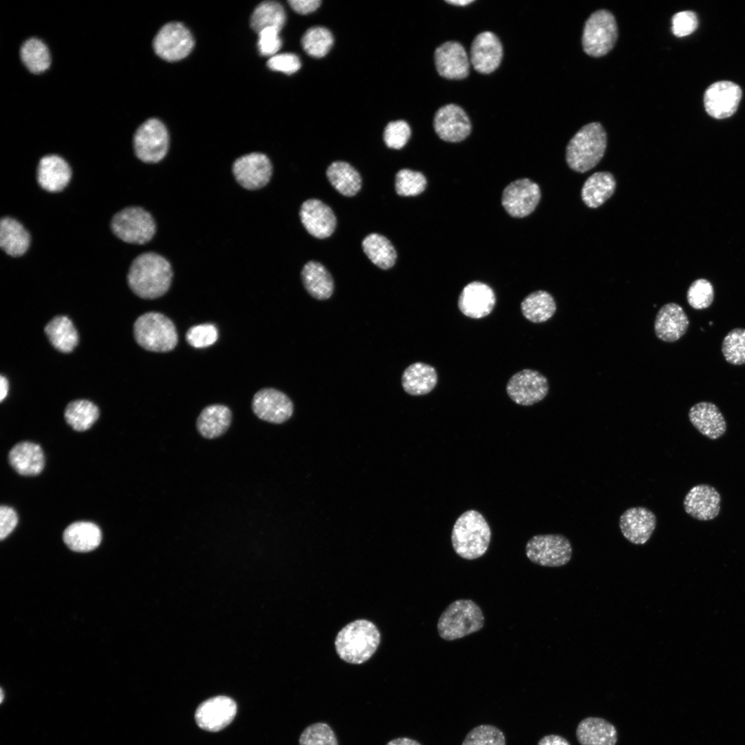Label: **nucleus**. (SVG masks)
Segmentation results:
<instances>
[{"instance_id": "obj_21", "label": "nucleus", "mask_w": 745, "mask_h": 745, "mask_svg": "<svg viewBox=\"0 0 745 745\" xmlns=\"http://www.w3.org/2000/svg\"><path fill=\"white\" fill-rule=\"evenodd\" d=\"M721 495L712 486L698 484L692 487L684 499L686 513L699 521L715 519L720 511Z\"/></svg>"}, {"instance_id": "obj_24", "label": "nucleus", "mask_w": 745, "mask_h": 745, "mask_svg": "<svg viewBox=\"0 0 745 745\" xmlns=\"http://www.w3.org/2000/svg\"><path fill=\"white\" fill-rule=\"evenodd\" d=\"M503 57V48L498 37L489 31L477 34L470 47V62L473 68L482 74H489L499 66Z\"/></svg>"}, {"instance_id": "obj_16", "label": "nucleus", "mask_w": 745, "mask_h": 745, "mask_svg": "<svg viewBox=\"0 0 745 745\" xmlns=\"http://www.w3.org/2000/svg\"><path fill=\"white\" fill-rule=\"evenodd\" d=\"M232 171L241 186L248 190H257L268 183L272 167L266 155L252 152L238 158L233 163Z\"/></svg>"}, {"instance_id": "obj_9", "label": "nucleus", "mask_w": 745, "mask_h": 745, "mask_svg": "<svg viewBox=\"0 0 745 745\" xmlns=\"http://www.w3.org/2000/svg\"><path fill=\"white\" fill-rule=\"evenodd\" d=\"M525 551L532 562L546 567L567 564L573 553L570 541L560 534L535 535L526 543Z\"/></svg>"}, {"instance_id": "obj_40", "label": "nucleus", "mask_w": 745, "mask_h": 745, "mask_svg": "<svg viewBox=\"0 0 745 745\" xmlns=\"http://www.w3.org/2000/svg\"><path fill=\"white\" fill-rule=\"evenodd\" d=\"M286 22V13L282 6L274 1L259 4L250 17V26L259 33L264 29L275 28L281 31Z\"/></svg>"}, {"instance_id": "obj_55", "label": "nucleus", "mask_w": 745, "mask_h": 745, "mask_svg": "<svg viewBox=\"0 0 745 745\" xmlns=\"http://www.w3.org/2000/svg\"><path fill=\"white\" fill-rule=\"evenodd\" d=\"M290 7L300 14H307L315 11L320 6L319 0H290Z\"/></svg>"}, {"instance_id": "obj_17", "label": "nucleus", "mask_w": 745, "mask_h": 745, "mask_svg": "<svg viewBox=\"0 0 745 745\" xmlns=\"http://www.w3.org/2000/svg\"><path fill=\"white\" fill-rule=\"evenodd\" d=\"M741 98L742 90L738 85L728 81H717L706 90L704 107L712 117L724 119L736 112Z\"/></svg>"}, {"instance_id": "obj_18", "label": "nucleus", "mask_w": 745, "mask_h": 745, "mask_svg": "<svg viewBox=\"0 0 745 745\" xmlns=\"http://www.w3.org/2000/svg\"><path fill=\"white\" fill-rule=\"evenodd\" d=\"M496 304V296L493 288L488 284L474 281L462 289L457 306L462 314L471 319H481L493 311Z\"/></svg>"}, {"instance_id": "obj_54", "label": "nucleus", "mask_w": 745, "mask_h": 745, "mask_svg": "<svg viewBox=\"0 0 745 745\" xmlns=\"http://www.w3.org/2000/svg\"><path fill=\"white\" fill-rule=\"evenodd\" d=\"M18 517L15 510L9 506H1L0 508V538L7 537L15 528Z\"/></svg>"}, {"instance_id": "obj_42", "label": "nucleus", "mask_w": 745, "mask_h": 745, "mask_svg": "<svg viewBox=\"0 0 745 745\" xmlns=\"http://www.w3.org/2000/svg\"><path fill=\"white\" fill-rule=\"evenodd\" d=\"M21 58L27 68L33 73L46 70L50 64V57L47 46L39 39L26 40L21 48Z\"/></svg>"}, {"instance_id": "obj_44", "label": "nucleus", "mask_w": 745, "mask_h": 745, "mask_svg": "<svg viewBox=\"0 0 745 745\" xmlns=\"http://www.w3.org/2000/svg\"><path fill=\"white\" fill-rule=\"evenodd\" d=\"M725 360L733 365L745 364V329L736 328L729 331L722 344Z\"/></svg>"}, {"instance_id": "obj_14", "label": "nucleus", "mask_w": 745, "mask_h": 745, "mask_svg": "<svg viewBox=\"0 0 745 745\" xmlns=\"http://www.w3.org/2000/svg\"><path fill=\"white\" fill-rule=\"evenodd\" d=\"M237 711V704L232 698L219 695L201 703L196 709L195 719L200 728L217 732L232 722Z\"/></svg>"}, {"instance_id": "obj_53", "label": "nucleus", "mask_w": 745, "mask_h": 745, "mask_svg": "<svg viewBox=\"0 0 745 745\" xmlns=\"http://www.w3.org/2000/svg\"><path fill=\"white\" fill-rule=\"evenodd\" d=\"M268 67L287 74L296 72L301 67L299 57L292 53L276 54L267 61Z\"/></svg>"}, {"instance_id": "obj_38", "label": "nucleus", "mask_w": 745, "mask_h": 745, "mask_svg": "<svg viewBox=\"0 0 745 745\" xmlns=\"http://www.w3.org/2000/svg\"><path fill=\"white\" fill-rule=\"evenodd\" d=\"M557 306L553 297L545 290H537L527 295L521 303L524 317L533 323H543L555 314Z\"/></svg>"}, {"instance_id": "obj_48", "label": "nucleus", "mask_w": 745, "mask_h": 745, "mask_svg": "<svg viewBox=\"0 0 745 745\" xmlns=\"http://www.w3.org/2000/svg\"><path fill=\"white\" fill-rule=\"evenodd\" d=\"M686 299L688 304L696 310L708 308L714 299V289L710 281L698 279L689 286Z\"/></svg>"}, {"instance_id": "obj_20", "label": "nucleus", "mask_w": 745, "mask_h": 745, "mask_svg": "<svg viewBox=\"0 0 745 745\" xmlns=\"http://www.w3.org/2000/svg\"><path fill=\"white\" fill-rule=\"evenodd\" d=\"M656 524L655 514L642 506L626 510L619 519V526L622 535L635 545L646 543L654 532Z\"/></svg>"}, {"instance_id": "obj_27", "label": "nucleus", "mask_w": 745, "mask_h": 745, "mask_svg": "<svg viewBox=\"0 0 745 745\" xmlns=\"http://www.w3.org/2000/svg\"><path fill=\"white\" fill-rule=\"evenodd\" d=\"M72 176L71 169L68 163L61 157L55 155L42 157L37 168V181L39 185L48 192H59L68 184Z\"/></svg>"}, {"instance_id": "obj_4", "label": "nucleus", "mask_w": 745, "mask_h": 745, "mask_svg": "<svg viewBox=\"0 0 745 745\" xmlns=\"http://www.w3.org/2000/svg\"><path fill=\"white\" fill-rule=\"evenodd\" d=\"M606 144V131L599 122L584 126L567 145L566 159L569 168L578 172L593 168L602 159Z\"/></svg>"}, {"instance_id": "obj_36", "label": "nucleus", "mask_w": 745, "mask_h": 745, "mask_svg": "<svg viewBox=\"0 0 745 745\" xmlns=\"http://www.w3.org/2000/svg\"><path fill=\"white\" fill-rule=\"evenodd\" d=\"M44 331L51 344L60 352H70L78 344V332L66 316L54 317L46 324Z\"/></svg>"}, {"instance_id": "obj_8", "label": "nucleus", "mask_w": 745, "mask_h": 745, "mask_svg": "<svg viewBox=\"0 0 745 745\" xmlns=\"http://www.w3.org/2000/svg\"><path fill=\"white\" fill-rule=\"evenodd\" d=\"M111 229L118 238L125 242L143 244L153 237L156 226L148 212L141 207L131 206L114 215Z\"/></svg>"}, {"instance_id": "obj_31", "label": "nucleus", "mask_w": 745, "mask_h": 745, "mask_svg": "<svg viewBox=\"0 0 745 745\" xmlns=\"http://www.w3.org/2000/svg\"><path fill=\"white\" fill-rule=\"evenodd\" d=\"M437 383L435 368L429 364L416 362L407 367L401 377L406 393L410 395H424L431 392Z\"/></svg>"}, {"instance_id": "obj_57", "label": "nucleus", "mask_w": 745, "mask_h": 745, "mask_svg": "<svg viewBox=\"0 0 745 745\" xmlns=\"http://www.w3.org/2000/svg\"><path fill=\"white\" fill-rule=\"evenodd\" d=\"M386 745H421L415 739L408 737H398L389 741Z\"/></svg>"}, {"instance_id": "obj_46", "label": "nucleus", "mask_w": 745, "mask_h": 745, "mask_svg": "<svg viewBox=\"0 0 745 745\" xmlns=\"http://www.w3.org/2000/svg\"><path fill=\"white\" fill-rule=\"evenodd\" d=\"M299 744L339 745L334 731L325 722H317L307 726L299 736Z\"/></svg>"}, {"instance_id": "obj_12", "label": "nucleus", "mask_w": 745, "mask_h": 745, "mask_svg": "<svg viewBox=\"0 0 745 745\" xmlns=\"http://www.w3.org/2000/svg\"><path fill=\"white\" fill-rule=\"evenodd\" d=\"M548 390L546 377L532 369H524L516 372L506 384V393L511 400L526 406L542 401Z\"/></svg>"}, {"instance_id": "obj_7", "label": "nucleus", "mask_w": 745, "mask_h": 745, "mask_svg": "<svg viewBox=\"0 0 745 745\" xmlns=\"http://www.w3.org/2000/svg\"><path fill=\"white\" fill-rule=\"evenodd\" d=\"M617 37V25L613 14L606 10H597L585 23L582 39L583 50L590 57H602L613 48Z\"/></svg>"}, {"instance_id": "obj_39", "label": "nucleus", "mask_w": 745, "mask_h": 745, "mask_svg": "<svg viewBox=\"0 0 745 745\" xmlns=\"http://www.w3.org/2000/svg\"><path fill=\"white\" fill-rule=\"evenodd\" d=\"M362 248L368 259L379 268H391L397 259L396 250L391 242L378 233H370L362 241Z\"/></svg>"}, {"instance_id": "obj_37", "label": "nucleus", "mask_w": 745, "mask_h": 745, "mask_svg": "<svg viewBox=\"0 0 745 745\" xmlns=\"http://www.w3.org/2000/svg\"><path fill=\"white\" fill-rule=\"evenodd\" d=\"M326 176L335 189L344 196H354L361 189L359 173L347 162L334 161L327 168Z\"/></svg>"}, {"instance_id": "obj_43", "label": "nucleus", "mask_w": 745, "mask_h": 745, "mask_svg": "<svg viewBox=\"0 0 745 745\" xmlns=\"http://www.w3.org/2000/svg\"><path fill=\"white\" fill-rule=\"evenodd\" d=\"M333 43V37L326 28L315 26L306 30L301 38L304 50L310 56L320 58L329 52Z\"/></svg>"}, {"instance_id": "obj_49", "label": "nucleus", "mask_w": 745, "mask_h": 745, "mask_svg": "<svg viewBox=\"0 0 745 745\" xmlns=\"http://www.w3.org/2000/svg\"><path fill=\"white\" fill-rule=\"evenodd\" d=\"M217 328L210 324L193 326L186 334L187 342L196 348L210 346L217 341Z\"/></svg>"}, {"instance_id": "obj_23", "label": "nucleus", "mask_w": 745, "mask_h": 745, "mask_svg": "<svg viewBox=\"0 0 745 745\" xmlns=\"http://www.w3.org/2000/svg\"><path fill=\"white\" fill-rule=\"evenodd\" d=\"M435 63L439 74L449 79H461L469 72V59L464 48L457 41H447L435 51Z\"/></svg>"}, {"instance_id": "obj_26", "label": "nucleus", "mask_w": 745, "mask_h": 745, "mask_svg": "<svg viewBox=\"0 0 745 745\" xmlns=\"http://www.w3.org/2000/svg\"><path fill=\"white\" fill-rule=\"evenodd\" d=\"M688 418L692 425L703 435L715 440L724 435L727 425L725 418L713 403L701 401L689 410Z\"/></svg>"}, {"instance_id": "obj_2", "label": "nucleus", "mask_w": 745, "mask_h": 745, "mask_svg": "<svg viewBox=\"0 0 745 745\" xmlns=\"http://www.w3.org/2000/svg\"><path fill=\"white\" fill-rule=\"evenodd\" d=\"M380 639V633L372 622L357 619L346 625L338 633L335 646L342 660L360 664L368 661L375 653Z\"/></svg>"}, {"instance_id": "obj_11", "label": "nucleus", "mask_w": 745, "mask_h": 745, "mask_svg": "<svg viewBox=\"0 0 745 745\" xmlns=\"http://www.w3.org/2000/svg\"><path fill=\"white\" fill-rule=\"evenodd\" d=\"M193 46L194 39L190 32L179 22H170L164 25L153 41L156 54L168 61H176L185 58L191 52Z\"/></svg>"}, {"instance_id": "obj_6", "label": "nucleus", "mask_w": 745, "mask_h": 745, "mask_svg": "<svg viewBox=\"0 0 745 745\" xmlns=\"http://www.w3.org/2000/svg\"><path fill=\"white\" fill-rule=\"evenodd\" d=\"M137 343L146 350L165 352L173 350L178 342V335L173 321L157 312L140 315L133 326Z\"/></svg>"}, {"instance_id": "obj_29", "label": "nucleus", "mask_w": 745, "mask_h": 745, "mask_svg": "<svg viewBox=\"0 0 745 745\" xmlns=\"http://www.w3.org/2000/svg\"><path fill=\"white\" fill-rule=\"evenodd\" d=\"M8 460L16 472L26 476L39 474L45 463L40 446L30 441H21L14 445L9 452Z\"/></svg>"}, {"instance_id": "obj_59", "label": "nucleus", "mask_w": 745, "mask_h": 745, "mask_svg": "<svg viewBox=\"0 0 745 745\" xmlns=\"http://www.w3.org/2000/svg\"><path fill=\"white\" fill-rule=\"evenodd\" d=\"M446 1L447 3H448L453 4V5H455V6H466L468 4H470V3H473L474 1L473 0H450V1Z\"/></svg>"}, {"instance_id": "obj_13", "label": "nucleus", "mask_w": 745, "mask_h": 745, "mask_svg": "<svg viewBox=\"0 0 745 745\" xmlns=\"http://www.w3.org/2000/svg\"><path fill=\"white\" fill-rule=\"evenodd\" d=\"M541 198L539 186L529 179L515 180L503 191L501 203L506 211L513 217H524L537 207Z\"/></svg>"}, {"instance_id": "obj_5", "label": "nucleus", "mask_w": 745, "mask_h": 745, "mask_svg": "<svg viewBox=\"0 0 745 745\" xmlns=\"http://www.w3.org/2000/svg\"><path fill=\"white\" fill-rule=\"evenodd\" d=\"M484 617L473 600L461 599L450 603L441 613L437 624L441 638L453 641L481 630Z\"/></svg>"}, {"instance_id": "obj_28", "label": "nucleus", "mask_w": 745, "mask_h": 745, "mask_svg": "<svg viewBox=\"0 0 745 745\" xmlns=\"http://www.w3.org/2000/svg\"><path fill=\"white\" fill-rule=\"evenodd\" d=\"M575 733L581 745H616L617 742L615 726L602 717L583 719L578 724Z\"/></svg>"}, {"instance_id": "obj_45", "label": "nucleus", "mask_w": 745, "mask_h": 745, "mask_svg": "<svg viewBox=\"0 0 745 745\" xmlns=\"http://www.w3.org/2000/svg\"><path fill=\"white\" fill-rule=\"evenodd\" d=\"M395 186L397 193L400 196H416L425 190L426 179L419 172L401 169L396 174Z\"/></svg>"}, {"instance_id": "obj_10", "label": "nucleus", "mask_w": 745, "mask_h": 745, "mask_svg": "<svg viewBox=\"0 0 745 745\" xmlns=\"http://www.w3.org/2000/svg\"><path fill=\"white\" fill-rule=\"evenodd\" d=\"M137 157L145 163H157L166 156L169 146L166 128L159 120L152 118L143 122L134 135Z\"/></svg>"}, {"instance_id": "obj_19", "label": "nucleus", "mask_w": 745, "mask_h": 745, "mask_svg": "<svg viewBox=\"0 0 745 745\" xmlns=\"http://www.w3.org/2000/svg\"><path fill=\"white\" fill-rule=\"evenodd\" d=\"M433 126L440 139L448 142H459L466 139L471 130V124L465 111L455 104L441 107L435 113Z\"/></svg>"}, {"instance_id": "obj_34", "label": "nucleus", "mask_w": 745, "mask_h": 745, "mask_svg": "<svg viewBox=\"0 0 745 745\" xmlns=\"http://www.w3.org/2000/svg\"><path fill=\"white\" fill-rule=\"evenodd\" d=\"M30 243L28 232L18 221L8 217L1 219L0 247L6 254L20 257L27 251Z\"/></svg>"}, {"instance_id": "obj_15", "label": "nucleus", "mask_w": 745, "mask_h": 745, "mask_svg": "<svg viewBox=\"0 0 745 745\" xmlns=\"http://www.w3.org/2000/svg\"><path fill=\"white\" fill-rule=\"evenodd\" d=\"M254 414L260 419L272 424H282L293 413V404L283 392L272 388L257 391L252 401Z\"/></svg>"}, {"instance_id": "obj_52", "label": "nucleus", "mask_w": 745, "mask_h": 745, "mask_svg": "<svg viewBox=\"0 0 745 745\" xmlns=\"http://www.w3.org/2000/svg\"><path fill=\"white\" fill-rule=\"evenodd\" d=\"M672 31L675 36L682 37L693 32L698 25L697 15L692 11H682L672 19Z\"/></svg>"}, {"instance_id": "obj_35", "label": "nucleus", "mask_w": 745, "mask_h": 745, "mask_svg": "<svg viewBox=\"0 0 745 745\" xmlns=\"http://www.w3.org/2000/svg\"><path fill=\"white\" fill-rule=\"evenodd\" d=\"M616 181L608 172H597L590 176L582 189L581 195L585 204L595 208L603 204L613 194Z\"/></svg>"}, {"instance_id": "obj_56", "label": "nucleus", "mask_w": 745, "mask_h": 745, "mask_svg": "<svg viewBox=\"0 0 745 745\" xmlns=\"http://www.w3.org/2000/svg\"><path fill=\"white\" fill-rule=\"evenodd\" d=\"M537 745H570V744L567 741V739H566L564 737H562L560 735H558L551 734V735H545L543 737H542L539 740V742L537 743Z\"/></svg>"}, {"instance_id": "obj_51", "label": "nucleus", "mask_w": 745, "mask_h": 745, "mask_svg": "<svg viewBox=\"0 0 745 745\" xmlns=\"http://www.w3.org/2000/svg\"><path fill=\"white\" fill-rule=\"evenodd\" d=\"M279 32L277 28H268L258 33V49L261 55L271 57L279 51L281 46Z\"/></svg>"}, {"instance_id": "obj_22", "label": "nucleus", "mask_w": 745, "mask_h": 745, "mask_svg": "<svg viewBox=\"0 0 745 745\" xmlns=\"http://www.w3.org/2000/svg\"><path fill=\"white\" fill-rule=\"evenodd\" d=\"M299 217L308 232L316 238L328 237L336 228L335 213L328 205L317 199H310L302 203Z\"/></svg>"}, {"instance_id": "obj_41", "label": "nucleus", "mask_w": 745, "mask_h": 745, "mask_svg": "<svg viewBox=\"0 0 745 745\" xmlns=\"http://www.w3.org/2000/svg\"><path fill=\"white\" fill-rule=\"evenodd\" d=\"M99 411L92 402L78 399L70 402L64 412L66 422L75 430L89 429L97 420Z\"/></svg>"}, {"instance_id": "obj_32", "label": "nucleus", "mask_w": 745, "mask_h": 745, "mask_svg": "<svg viewBox=\"0 0 745 745\" xmlns=\"http://www.w3.org/2000/svg\"><path fill=\"white\" fill-rule=\"evenodd\" d=\"M63 539L72 550L89 552L100 544L101 531L99 527L92 522H76L65 529Z\"/></svg>"}, {"instance_id": "obj_47", "label": "nucleus", "mask_w": 745, "mask_h": 745, "mask_svg": "<svg viewBox=\"0 0 745 745\" xmlns=\"http://www.w3.org/2000/svg\"><path fill=\"white\" fill-rule=\"evenodd\" d=\"M461 745H506V737L499 728L481 724L468 733Z\"/></svg>"}, {"instance_id": "obj_25", "label": "nucleus", "mask_w": 745, "mask_h": 745, "mask_svg": "<svg viewBox=\"0 0 745 745\" xmlns=\"http://www.w3.org/2000/svg\"><path fill=\"white\" fill-rule=\"evenodd\" d=\"M689 319L683 308L676 303L664 305L656 315L654 323L655 335L666 342H675L686 332Z\"/></svg>"}, {"instance_id": "obj_1", "label": "nucleus", "mask_w": 745, "mask_h": 745, "mask_svg": "<svg viewBox=\"0 0 745 745\" xmlns=\"http://www.w3.org/2000/svg\"><path fill=\"white\" fill-rule=\"evenodd\" d=\"M173 272L169 261L155 252L139 255L132 261L128 273V284L132 291L142 299H153L169 290Z\"/></svg>"}, {"instance_id": "obj_3", "label": "nucleus", "mask_w": 745, "mask_h": 745, "mask_svg": "<svg viewBox=\"0 0 745 745\" xmlns=\"http://www.w3.org/2000/svg\"><path fill=\"white\" fill-rule=\"evenodd\" d=\"M491 530L484 516L475 510L463 513L456 520L451 533L453 548L459 557L475 559L488 550Z\"/></svg>"}, {"instance_id": "obj_58", "label": "nucleus", "mask_w": 745, "mask_h": 745, "mask_svg": "<svg viewBox=\"0 0 745 745\" xmlns=\"http://www.w3.org/2000/svg\"><path fill=\"white\" fill-rule=\"evenodd\" d=\"M8 392V381L6 377H0V400L2 401L7 396Z\"/></svg>"}, {"instance_id": "obj_50", "label": "nucleus", "mask_w": 745, "mask_h": 745, "mask_svg": "<svg viewBox=\"0 0 745 745\" xmlns=\"http://www.w3.org/2000/svg\"><path fill=\"white\" fill-rule=\"evenodd\" d=\"M411 134L409 125L402 120L389 123L384 132V140L390 148L401 149L408 142Z\"/></svg>"}, {"instance_id": "obj_30", "label": "nucleus", "mask_w": 745, "mask_h": 745, "mask_svg": "<svg viewBox=\"0 0 745 745\" xmlns=\"http://www.w3.org/2000/svg\"><path fill=\"white\" fill-rule=\"evenodd\" d=\"M232 413L222 404H212L205 407L197 417L196 426L204 438L215 439L223 435L230 427Z\"/></svg>"}, {"instance_id": "obj_33", "label": "nucleus", "mask_w": 745, "mask_h": 745, "mask_svg": "<svg viewBox=\"0 0 745 745\" xmlns=\"http://www.w3.org/2000/svg\"><path fill=\"white\" fill-rule=\"evenodd\" d=\"M301 277L305 289L312 297L324 300L332 295V277L321 264L315 261L307 262L302 268Z\"/></svg>"}]
</instances>
